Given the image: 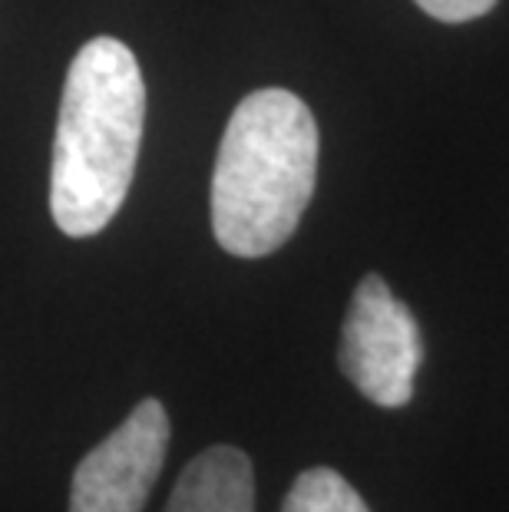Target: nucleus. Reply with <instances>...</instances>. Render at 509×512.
Wrapping results in <instances>:
<instances>
[{
  "label": "nucleus",
  "mask_w": 509,
  "mask_h": 512,
  "mask_svg": "<svg viewBox=\"0 0 509 512\" xmlns=\"http://www.w3.org/2000/svg\"><path fill=\"white\" fill-rule=\"evenodd\" d=\"M496 0H417V7L443 24H467L483 14H490Z\"/></svg>",
  "instance_id": "0eeeda50"
},
{
  "label": "nucleus",
  "mask_w": 509,
  "mask_h": 512,
  "mask_svg": "<svg viewBox=\"0 0 509 512\" xmlns=\"http://www.w3.org/2000/svg\"><path fill=\"white\" fill-rule=\"evenodd\" d=\"M169 450V417L143 400L73 473L70 512H143Z\"/></svg>",
  "instance_id": "20e7f679"
},
{
  "label": "nucleus",
  "mask_w": 509,
  "mask_h": 512,
  "mask_svg": "<svg viewBox=\"0 0 509 512\" xmlns=\"http://www.w3.org/2000/svg\"><path fill=\"white\" fill-rule=\"evenodd\" d=\"M318 179V123L288 90L248 93L212 172V232L229 255L262 258L295 235Z\"/></svg>",
  "instance_id": "f03ea898"
},
{
  "label": "nucleus",
  "mask_w": 509,
  "mask_h": 512,
  "mask_svg": "<svg viewBox=\"0 0 509 512\" xmlns=\"http://www.w3.org/2000/svg\"><path fill=\"white\" fill-rule=\"evenodd\" d=\"M341 370L377 407H407L424 364L420 324L381 275L357 285L341 331Z\"/></svg>",
  "instance_id": "7ed1b4c3"
},
{
  "label": "nucleus",
  "mask_w": 509,
  "mask_h": 512,
  "mask_svg": "<svg viewBox=\"0 0 509 512\" xmlns=\"http://www.w3.org/2000/svg\"><path fill=\"white\" fill-rule=\"evenodd\" d=\"M281 512H371L361 493L331 466H314L305 470L291 493L285 496Z\"/></svg>",
  "instance_id": "423d86ee"
},
{
  "label": "nucleus",
  "mask_w": 509,
  "mask_h": 512,
  "mask_svg": "<svg viewBox=\"0 0 509 512\" xmlns=\"http://www.w3.org/2000/svg\"><path fill=\"white\" fill-rule=\"evenodd\" d=\"M166 512H255L252 460L235 446H209L172 486Z\"/></svg>",
  "instance_id": "39448f33"
},
{
  "label": "nucleus",
  "mask_w": 509,
  "mask_h": 512,
  "mask_svg": "<svg viewBox=\"0 0 509 512\" xmlns=\"http://www.w3.org/2000/svg\"><path fill=\"white\" fill-rule=\"evenodd\" d=\"M146 123V83L116 37L83 43L67 70L53 139L50 212L63 235L90 238L123 209Z\"/></svg>",
  "instance_id": "f257e3e1"
}]
</instances>
